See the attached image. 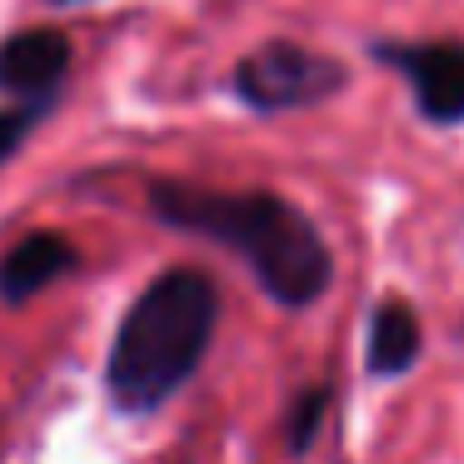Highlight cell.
Here are the masks:
<instances>
[{
  "label": "cell",
  "mask_w": 464,
  "mask_h": 464,
  "mask_svg": "<svg viewBox=\"0 0 464 464\" xmlns=\"http://www.w3.org/2000/svg\"><path fill=\"white\" fill-rule=\"evenodd\" d=\"M81 265V250L65 240L61 230H31L0 255V300L5 304H25L35 295H45L55 280Z\"/></svg>",
  "instance_id": "obj_6"
},
{
  "label": "cell",
  "mask_w": 464,
  "mask_h": 464,
  "mask_svg": "<svg viewBox=\"0 0 464 464\" xmlns=\"http://www.w3.org/2000/svg\"><path fill=\"white\" fill-rule=\"evenodd\" d=\"M424 360V324L410 300L384 295L364 324V374L370 380H404Z\"/></svg>",
  "instance_id": "obj_7"
},
{
  "label": "cell",
  "mask_w": 464,
  "mask_h": 464,
  "mask_svg": "<svg viewBox=\"0 0 464 464\" xmlns=\"http://www.w3.org/2000/svg\"><path fill=\"white\" fill-rule=\"evenodd\" d=\"M75 51L61 31H15L0 41V91L15 101H35V105H55L65 71H71Z\"/></svg>",
  "instance_id": "obj_5"
},
{
  "label": "cell",
  "mask_w": 464,
  "mask_h": 464,
  "mask_svg": "<svg viewBox=\"0 0 464 464\" xmlns=\"http://www.w3.org/2000/svg\"><path fill=\"white\" fill-rule=\"evenodd\" d=\"M220 330V285L195 265L160 270L115 324L105 354V400L125 420L160 414L205 364Z\"/></svg>",
  "instance_id": "obj_2"
},
{
  "label": "cell",
  "mask_w": 464,
  "mask_h": 464,
  "mask_svg": "<svg viewBox=\"0 0 464 464\" xmlns=\"http://www.w3.org/2000/svg\"><path fill=\"white\" fill-rule=\"evenodd\" d=\"M380 61L400 65L414 91L424 121L464 125V45L459 41H420V45H380Z\"/></svg>",
  "instance_id": "obj_4"
},
{
  "label": "cell",
  "mask_w": 464,
  "mask_h": 464,
  "mask_svg": "<svg viewBox=\"0 0 464 464\" xmlns=\"http://www.w3.org/2000/svg\"><path fill=\"white\" fill-rule=\"evenodd\" d=\"M61 5H81V0H61Z\"/></svg>",
  "instance_id": "obj_10"
},
{
  "label": "cell",
  "mask_w": 464,
  "mask_h": 464,
  "mask_svg": "<svg viewBox=\"0 0 464 464\" xmlns=\"http://www.w3.org/2000/svg\"><path fill=\"white\" fill-rule=\"evenodd\" d=\"M330 404H334L330 384H304L290 400V410H285V450H290L295 459H304V454L314 450L324 420H330Z\"/></svg>",
  "instance_id": "obj_8"
},
{
  "label": "cell",
  "mask_w": 464,
  "mask_h": 464,
  "mask_svg": "<svg viewBox=\"0 0 464 464\" xmlns=\"http://www.w3.org/2000/svg\"><path fill=\"white\" fill-rule=\"evenodd\" d=\"M344 81H350L344 65L330 61V55L304 51L295 41H265L260 51H250L235 65L230 91L255 115H285V111H304V105L340 95Z\"/></svg>",
  "instance_id": "obj_3"
},
{
  "label": "cell",
  "mask_w": 464,
  "mask_h": 464,
  "mask_svg": "<svg viewBox=\"0 0 464 464\" xmlns=\"http://www.w3.org/2000/svg\"><path fill=\"white\" fill-rule=\"evenodd\" d=\"M45 111H51V105H35V101H15L11 111H0V165L31 140V130L45 121Z\"/></svg>",
  "instance_id": "obj_9"
},
{
  "label": "cell",
  "mask_w": 464,
  "mask_h": 464,
  "mask_svg": "<svg viewBox=\"0 0 464 464\" xmlns=\"http://www.w3.org/2000/svg\"><path fill=\"white\" fill-rule=\"evenodd\" d=\"M150 215L240 255L280 310H310L334 285V255L320 225L275 190H210L195 180H150Z\"/></svg>",
  "instance_id": "obj_1"
}]
</instances>
